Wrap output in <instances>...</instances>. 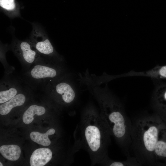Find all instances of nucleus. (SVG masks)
Here are the masks:
<instances>
[{"instance_id": "obj_13", "label": "nucleus", "mask_w": 166, "mask_h": 166, "mask_svg": "<svg viewBox=\"0 0 166 166\" xmlns=\"http://www.w3.org/2000/svg\"><path fill=\"white\" fill-rule=\"evenodd\" d=\"M46 112L45 108L42 105L33 104L29 106L24 112L22 120L26 124H29L34 120L35 115L41 116L44 114Z\"/></svg>"}, {"instance_id": "obj_10", "label": "nucleus", "mask_w": 166, "mask_h": 166, "mask_svg": "<svg viewBox=\"0 0 166 166\" xmlns=\"http://www.w3.org/2000/svg\"><path fill=\"white\" fill-rule=\"evenodd\" d=\"M153 165L166 166V121L161 130L153 154Z\"/></svg>"}, {"instance_id": "obj_6", "label": "nucleus", "mask_w": 166, "mask_h": 166, "mask_svg": "<svg viewBox=\"0 0 166 166\" xmlns=\"http://www.w3.org/2000/svg\"><path fill=\"white\" fill-rule=\"evenodd\" d=\"M66 74L48 85L43 91L50 96L59 97L65 104L73 102L75 93L70 84L66 79Z\"/></svg>"}, {"instance_id": "obj_18", "label": "nucleus", "mask_w": 166, "mask_h": 166, "mask_svg": "<svg viewBox=\"0 0 166 166\" xmlns=\"http://www.w3.org/2000/svg\"><path fill=\"white\" fill-rule=\"evenodd\" d=\"M0 166H3V165H2V163L1 162H0Z\"/></svg>"}, {"instance_id": "obj_17", "label": "nucleus", "mask_w": 166, "mask_h": 166, "mask_svg": "<svg viewBox=\"0 0 166 166\" xmlns=\"http://www.w3.org/2000/svg\"><path fill=\"white\" fill-rule=\"evenodd\" d=\"M0 6L2 8L9 11L12 10L15 7L14 0H0Z\"/></svg>"}, {"instance_id": "obj_11", "label": "nucleus", "mask_w": 166, "mask_h": 166, "mask_svg": "<svg viewBox=\"0 0 166 166\" xmlns=\"http://www.w3.org/2000/svg\"><path fill=\"white\" fill-rule=\"evenodd\" d=\"M52 152L49 148H41L35 150L30 160L31 166H43L52 159Z\"/></svg>"}, {"instance_id": "obj_1", "label": "nucleus", "mask_w": 166, "mask_h": 166, "mask_svg": "<svg viewBox=\"0 0 166 166\" xmlns=\"http://www.w3.org/2000/svg\"><path fill=\"white\" fill-rule=\"evenodd\" d=\"M75 133V149L85 150L92 164H100L108 155L111 136L100 113L93 109L88 108L83 113Z\"/></svg>"}, {"instance_id": "obj_2", "label": "nucleus", "mask_w": 166, "mask_h": 166, "mask_svg": "<svg viewBox=\"0 0 166 166\" xmlns=\"http://www.w3.org/2000/svg\"><path fill=\"white\" fill-rule=\"evenodd\" d=\"M164 121L155 113L141 116L132 123L131 148L141 165H153L154 152Z\"/></svg>"}, {"instance_id": "obj_12", "label": "nucleus", "mask_w": 166, "mask_h": 166, "mask_svg": "<svg viewBox=\"0 0 166 166\" xmlns=\"http://www.w3.org/2000/svg\"><path fill=\"white\" fill-rule=\"evenodd\" d=\"M31 43L40 56L42 55L49 59H50L49 57H50L53 59L51 57L54 54V49L48 39H46L41 41Z\"/></svg>"}, {"instance_id": "obj_3", "label": "nucleus", "mask_w": 166, "mask_h": 166, "mask_svg": "<svg viewBox=\"0 0 166 166\" xmlns=\"http://www.w3.org/2000/svg\"><path fill=\"white\" fill-rule=\"evenodd\" d=\"M100 115L111 135L127 157L130 156L132 123L122 104L115 97L107 93L98 97Z\"/></svg>"}, {"instance_id": "obj_16", "label": "nucleus", "mask_w": 166, "mask_h": 166, "mask_svg": "<svg viewBox=\"0 0 166 166\" xmlns=\"http://www.w3.org/2000/svg\"><path fill=\"white\" fill-rule=\"evenodd\" d=\"M55 132V129L51 128L45 133H42L37 132H32L30 134V137L34 142L43 146H47L51 144V141L48 137V136L53 135Z\"/></svg>"}, {"instance_id": "obj_7", "label": "nucleus", "mask_w": 166, "mask_h": 166, "mask_svg": "<svg viewBox=\"0 0 166 166\" xmlns=\"http://www.w3.org/2000/svg\"><path fill=\"white\" fill-rule=\"evenodd\" d=\"M11 49L20 62L22 71L28 69L41 57L31 42H16L12 45Z\"/></svg>"}, {"instance_id": "obj_4", "label": "nucleus", "mask_w": 166, "mask_h": 166, "mask_svg": "<svg viewBox=\"0 0 166 166\" xmlns=\"http://www.w3.org/2000/svg\"><path fill=\"white\" fill-rule=\"evenodd\" d=\"M65 71L63 66L56 61L41 57L19 76L34 91L43 92L48 85L65 75Z\"/></svg>"}, {"instance_id": "obj_9", "label": "nucleus", "mask_w": 166, "mask_h": 166, "mask_svg": "<svg viewBox=\"0 0 166 166\" xmlns=\"http://www.w3.org/2000/svg\"><path fill=\"white\" fill-rule=\"evenodd\" d=\"M34 91L29 86L22 91L7 101L0 105V114L5 115L9 114L14 108L21 107L26 103L27 97Z\"/></svg>"}, {"instance_id": "obj_14", "label": "nucleus", "mask_w": 166, "mask_h": 166, "mask_svg": "<svg viewBox=\"0 0 166 166\" xmlns=\"http://www.w3.org/2000/svg\"><path fill=\"white\" fill-rule=\"evenodd\" d=\"M0 152L6 159L11 161H16L20 156L21 150L17 145H3L0 147Z\"/></svg>"}, {"instance_id": "obj_8", "label": "nucleus", "mask_w": 166, "mask_h": 166, "mask_svg": "<svg viewBox=\"0 0 166 166\" xmlns=\"http://www.w3.org/2000/svg\"><path fill=\"white\" fill-rule=\"evenodd\" d=\"M152 104L155 113L166 121V83L156 85L152 94Z\"/></svg>"}, {"instance_id": "obj_15", "label": "nucleus", "mask_w": 166, "mask_h": 166, "mask_svg": "<svg viewBox=\"0 0 166 166\" xmlns=\"http://www.w3.org/2000/svg\"><path fill=\"white\" fill-rule=\"evenodd\" d=\"M101 165L109 166H140L141 164L134 156L127 158V159L123 161H117L110 158L107 156L100 163Z\"/></svg>"}, {"instance_id": "obj_5", "label": "nucleus", "mask_w": 166, "mask_h": 166, "mask_svg": "<svg viewBox=\"0 0 166 166\" xmlns=\"http://www.w3.org/2000/svg\"><path fill=\"white\" fill-rule=\"evenodd\" d=\"M14 73L4 74L0 82V104L8 101L28 86Z\"/></svg>"}]
</instances>
